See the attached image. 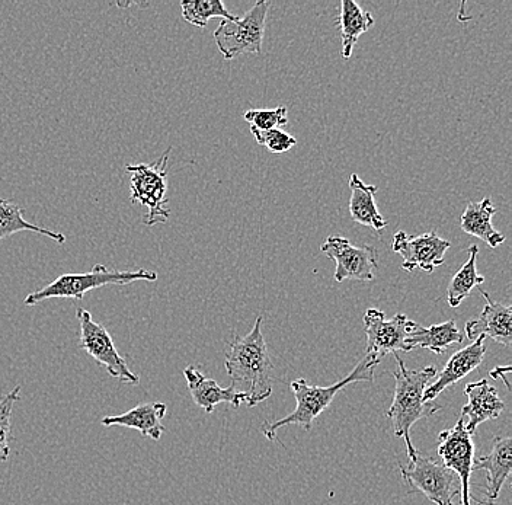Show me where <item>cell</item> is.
<instances>
[{
    "label": "cell",
    "mask_w": 512,
    "mask_h": 505,
    "mask_svg": "<svg viewBox=\"0 0 512 505\" xmlns=\"http://www.w3.org/2000/svg\"><path fill=\"white\" fill-rule=\"evenodd\" d=\"M350 214L354 222L380 232L389 222L380 214L376 204V185H367L357 174L350 178Z\"/></svg>",
    "instance_id": "cell-20"
},
{
    "label": "cell",
    "mask_w": 512,
    "mask_h": 505,
    "mask_svg": "<svg viewBox=\"0 0 512 505\" xmlns=\"http://www.w3.org/2000/svg\"><path fill=\"white\" fill-rule=\"evenodd\" d=\"M168 407L162 402H146V404L137 405L136 408L124 412L121 415H108L101 420L105 427L120 425V427L133 428L139 431L143 437L159 441L162 437L165 427L162 420L165 418Z\"/></svg>",
    "instance_id": "cell-18"
},
{
    "label": "cell",
    "mask_w": 512,
    "mask_h": 505,
    "mask_svg": "<svg viewBox=\"0 0 512 505\" xmlns=\"http://www.w3.org/2000/svg\"><path fill=\"white\" fill-rule=\"evenodd\" d=\"M156 281L158 273L139 268L137 271L108 270L105 265L96 264L89 273L63 274L51 281L43 289L32 292L25 297V305L35 306L50 299H75L82 300L85 294L101 287L126 286L134 281Z\"/></svg>",
    "instance_id": "cell-4"
},
{
    "label": "cell",
    "mask_w": 512,
    "mask_h": 505,
    "mask_svg": "<svg viewBox=\"0 0 512 505\" xmlns=\"http://www.w3.org/2000/svg\"><path fill=\"white\" fill-rule=\"evenodd\" d=\"M251 133L258 145L267 147L272 153H286L297 145L296 137L280 129L258 130L251 127Z\"/></svg>",
    "instance_id": "cell-28"
},
{
    "label": "cell",
    "mask_w": 512,
    "mask_h": 505,
    "mask_svg": "<svg viewBox=\"0 0 512 505\" xmlns=\"http://www.w3.org/2000/svg\"><path fill=\"white\" fill-rule=\"evenodd\" d=\"M464 335L457 328L456 322L447 321L444 324L431 325L428 328L415 324L405 340L406 353L422 348L431 353L444 354L450 345L462 344Z\"/></svg>",
    "instance_id": "cell-19"
},
{
    "label": "cell",
    "mask_w": 512,
    "mask_h": 505,
    "mask_svg": "<svg viewBox=\"0 0 512 505\" xmlns=\"http://www.w3.org/2000/svg\"><path fill=\"white\" fill-rule=\"evenodd\" d=\"M393 356L398 361V370L393 373L396 380L395 396L387 411V417L392 421L396 437L405 440L406 453L409 459H412L418 452L412 444V427L422 418L431 417L440 409V405L434 402L425 404L422 401L425 389L430 385L431 380L437 377L438 372L434 366L424 367L421 370H409L398 353Z\"/></svg>",
    "instance_id": "cell-2"
},
{
    "label": "cell",
    "mask_w": 512,
    "mask_h": 505,
    "mask_svg": "<svg viewBox=\"0 0 512 505\" xmlns=\"http://www.w3.org/2000/svg\"><path fill=\"white\" fill-rule=\"evenodd\" d=\"M496 207L491 198H483L479 203H470L462 214V230L467 235L482 239L491 248L504 244L505 236L492 225Z\"/></svg>",
    "instance_id": "cell-21"
},
{
    "label": "cell",
    "mask_w": 512,
    "mask_h": 505,
    "mask_svg": "<svg viewBox=\"0 0 512 505\" xmlns=\"http://www.w3.org/2000/svg\"><path fill=\"white\" fill-rule=\"evenodd\" d=\"M243 118L251 127L258 130L280 129L288 123L287 107H278L275 110H249L243 113Z\"/></svg>",
    "instance_id": "cell-27"
},
{
    "label": "cell",
    "mask_w": 512,
    "mask_h": 505,
    "mask_svg": "<svg viewBox=\"0 0 512 505\" xmlns=\"http://www.w3.org/2000/svg\"><path fill=\"white\" fill-rule=\"evenodd\" d=\"M416 322L408 319L403 313L393 316L387 321L384 313L379 309H368L364 315L366 326L367 348L364 359L377 367L384 357L405 351V340L412 331Z\"/></svg>",
    "instance_id": "cell-9"
},
{
    "label": "cell",
    "mask_w": 512,
    "mask_h": 505,
    "mask_svg": "<svg viewBox=\"0 0 512 505\" xmlns=\"http://www.w3.org/2000/svg\"><path fill=\"white\" fill-rule=\"evenodd\" d=\"M486 305L478 319L467 322L464 334L467 340L476 341L480 337L491 338L496 343L510 348L512 344V309L494 302L488 292L482 290Z\"/></svg>",
    "instance_id": "cell-15"
},
{
    "label": "cell",
    "mask_w": 512,
    "mask_h": 505,
    "mask_svg": "<svg viewBox=\"0 0 512 505\" xmlns=\"http://www.w3.org/2000/svg\"><path fill=\"white\" fill-rule=\"evenodd\" d=\"M485 354V337L478 338V340L473 341L472 344L467 345L463 350L454 353L450 360L447 361L443 372L438 373L437 380L427 386L422 401L425 404H432L447 388L456 385L463 377L470 375L473 370L478 369L483 359H485Z\"/></svg>",
    "instance_id": "cell-14"
},
{
    "label": "cell",
    "mask_w": 512,
    "mask_h": 505,
    "mask_svg": "<svg viewBox=\"0 0 512 505\" xmlns=\"http://www.w3.org/2000/svg\"><path fill=\"white\" fill-rule=\"evenodd\" d=\"M450 242L440 238L435 230L422 235L411 236L408 233H396L393 238V252L402 255V268L405 271L422 270L425 273H434L446 261V254L450 249Z\"/></svg>",
    "instance_id": "cell-12"
},
{
    "label": "cell",
    "mask_w": 512,
    "mask_h": 505,
    "mask_svg": "<svg viewBox=\"0 0 512 505\" xmlns=\"http://www.w3.org/2000/svg\"><path fill=\"white\" fill-rule=\"evenodd\" d=\"M464 395L469 402L462 409V418H467L464 427L470 436L476 433L480 424L495 420L504 412L505 402L499 398L498 391L489 385L486 379L469 383L464 389Z\"/></svg>",
    "instance_id": "cell-16"
},
{
    "label": "cell",
    "mask_w": 512,
    "mask_h": 505,
    "mask_svg": "<svg viewBox=\"0 0 512 505\" xmlns=\"http://www.w3.org/2000/svg\"><path fill=\"white\" fill-rule=\"evenodd\" d=\"M76 318L80 325V348L89 354L96 364L104 366L108 375L128 385H139L140 377L131 372L126 360L118 353L107 328L95 322L91 312L86 309L76 310Z\"/></svg>",
    "instance_id": "cell-8"
},
{
    "label": "cell",
    "mask_w": 512,
    "mask_h": 505,
    "mask_svg": "<svg viewBox=\"0 0 512 505\" xmlns=\"http://www.w3.org/2000/svg\"><path fill=\"white\" fill-rule=\"evenodd\" d=\"M374 369L376 367L371 366L366 359H363L355 366L350 375L334 383V385L323 386V388L322 386L310 385L306 379L293 380L290 388L294 393V398H296V409L287 417L274 421V423L265 421L262 424V433L268 440L275 441L280 428L287 427V425H300L306 431L312 430L313 421L332 404L335 396L342 389L347 388L352 383L373 382Z\"/></svg>",
    "instance_id": "cell-3"
},
{
    "label": "cell",
    "mask_w": 512,
    "mask_h": 505,
    "mask_svg": "<svg viewBox=\"0 0 512 505\" xmlns=\"http://www.w3.org/2000/svg\"><path fill=\"white\" fill-rule=\"evenodd\" d=\"M24 230L48 236V238L53 239L59 245H63L66 242V236L63 233L32 225V223L24 219L22 209L18 204L14 203V201L0 198V241L14 235V233L24 232Z\"/></svg>",
    "instance_id": "cell-24"
},
{
    "label": "cell",
    "mask_w": 512,
    "mask_h": 505,
    "mask_svg": "<svg viewBox=\"0 0 512 505\" xmlns=\"http://www.w3.org/2000/svg\"><path fill=\"white\" fill-rule=\"evenodd\" d=\"M320 251L335 261L334 278L338 283L345 280L373 281L379 268V252L370 245L355 246L342 236H329Z\"/></svg>",
    "instance_id": "cell-10"
},
{
    "label": "cell",
    "mask_w": 512,
    "mask_h": 505,
    "mask_svg": "<svg viewBox=\"0 0 512 505\" xmlns=\"http://www.w3.org/2000/svg\"><path fill=\"white\" fill-rule=\"evenodd\" d=\"M184 376L195 405L203 408L207 414H211L219 404H230L235 408L245 404V393L233 386L222 388L216 380L208 379L195 367H187L184 370Z\"/></svg>",
    "instance_id": "cell-17"
},
{
    "label": "cell",
    "mask_w": 512,
    "mask_h": 505,
    "mask_svg": "<svg viewBox=\"0 0 512 505\" xmlns=\"http://www.w3.org/2000/svg\"><path fill=\"white\" fill-rule=\"evenodd\" d=\"M437 452L443 465L459 478L462 505H470V475L475 460V444L464 427V418L460 417L453 428L440 433Z\"/></svg>",
    "instance_id": "cell-11"
},
{
    "label": "cell",
    "mask_w": 512,
    "mask_h": 505,
    "mask_svg": "<svg viewBox=\"0 0 512 505\" xmlns=\"http://www.w3.org/2000/svg\"><path fill=\"white\" fill-rule=\"evenodd\" d=\"M21 386H15L8 395L0 399V462H6L11 455L12 411L21 399Z\"/></svg>",
    "instance_id": "cell-26"
},
{
    "label": "cell",
    "mask_w": 512,
    "mask_h": 505,
    "mask_svg": "<svg viewBox=\"0 0 512 505\" xmlns=\"http://www.w3.org/2000/svg\"><path fill=\"white\" fill-rule=\"evenodd\" d=\"M399 471L409 488L424 494L431 503L454 505V497L460 494V481L456 473L419 452L409 459L408 465L399 462Z\"/></svg>",
    "instance_id": "cell-7"
},
{
    "label": "cell",
    "mask_w": 512,
    "mask_h": 505,
    "mask_svg": "<svg viewBox=\"0 0 512 505\" xmlns=\"http://www.w3.org/2000/svg\"><path fill=\"white\" fill-rule=\"evenodd\" d=\"M486 472V485L483 487L485 497L476 501L480 505H495L501 489L512 472V439L495 437L494 446L488 456L473 460V472Z\"/></svg>",
    "instance_id": "cell-13"
},
{
    "label": "cell",
    "mask_w": 512,
    "mask_h": 505,
    "mask_svg": "<svg viewBox=\"0 0 512 505\" xmlns=\"http://www.w3.org/2000/svg\"><path fill=\"white\" fill-rule=\"evenodd\" d=\"M469 260L464 262L463 267L460 268L459 273L451 278L450 284L447 289L448 305L451 308H459L466 297L470 296L472 290L480 284L485 283V277L480 276L476 261H478L479 246L470 245L467 249Z\"/></svg>",
    "instance_id": "cell-23"
},
{
    "label": "cell",
    "mask_w": 512,
    "mask_h": 505,
    "mask_svg": "<svg viewBox=\"0 0 512 505\" xmlns=\"http://www.w3.org/2000/svg\"><path fill=\"white\" fill-rule=\"evenodd\" d=\"M338 27L341 30L342 57L348 60L351 59L358 38L374 27V18L354 0H342Z\"/></svg>",
    "instance_id": "cell-22"
},
{
    "label": "cell",
    "mask_w": 512,
    "mask_h": 505,
    "mask_svg": "<svg viewBox=\"0 0 512 505\" xmlns=\"http://www.w3.org/2000/svg\"><path fill=\"white\" fill-rule=\"evenodd\" d=\"M262 316L256 318L252 331L245 337H235L226 350L227 375L233 388L243 386L245 404L249 408L264 402L272 395V361L267 343L262 335Z\"/></svg>",
    "instance_id": "cell-1"
},
{
    "label": "cell",
    "mask_w": 512,
    "mask_h": 505,
    "mask_svg": "<svg viewBox=\"0 0 512 505\" xmlns=\"http://www.w3.org/2000/svg\"><path fill=\"white\" fill-rule=\"evenodd\" d=\"M511 367H498V369L492 370L491 376L494 377V379H502L504 380L505 386H507L508 391H510V380L505 377V373H510Z\"/></svg>",
    "instance_id": "cell-29"
},
{
    "label": "cell",
    "mask_w": 512,
    "mask_h": 505,
    "mask_svg": "<svg viewBox=\"0 0 512 505\" xmlns=\"http://www.w3.org/2000/svg\"><path fill=\"white\" fill-rule=\"evenodd\" d=\"M169 152L171 149L166 150L165 155L153 165L136 163V165L126 166V171L131 174V203H139L147 207L143 222L147 226L166 223L171 217V213L166 209Z\"/></svg>",
    "instance_id": "cell-5"
},
{
    "label": "cell",
    "mask_w": 512,
    "mask_h": 505,
    "mask_svg": "<svg viewBox=\"0 0 512 505\" xmlns=\"http://www.w3.org/2000/svg\"><path fill=\"white\" fill-rule=\"evenodd\" d=\"M182 18L188 24L195 27L204 28L211 18H222L227 21L235 19V15L227 11L222 0H191V2H182Z\"/></svg>",
    "instance_id": "cell-25"
},
{
    "label": "cell",
    "mask_w": 512,
    "mask_h": 505,
    "mask_svg": "<svg viewBox=\"0 0 512 505\" xmlns=\"http://www.w3.org/2000/svg\"><path fill=\"white\" fill-rule=\"evenodd\" d=\"M268 9L270 3L261 0L246 12L245 17H236L232 21L222 19L214 31V41L224 59L233 60L242 54L261 53Z\"/></svg>",
    "instance_id": "cell-6"
}]
</instances>
